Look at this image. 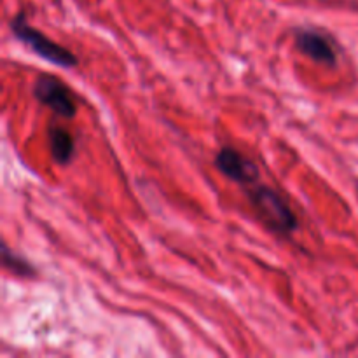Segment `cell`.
Returning a JSON list of instances; mask_svg holds the SVG:
<instances>
[{"label":"cell","mask_w":358,"mask_h":358,"mask_svg":"<svg viewBox=\"0 0 358 358\" xmlns=\"http://www.w3.org/2000/svg\"><path fill=\"white\" fill-rule=\"evenodd\" d=\"M243 192L247 194L250 206L255 210L259 219L266 224L269 231L282 234V236H289V234L296 233V215H294L290 206L287 205V201L282 198L278 191L257 180L243 187Z\"/></svg>","instance_id":"6da1fadb"},{"label":"cell","mask_w":358,"mask_h":358,"mask_svg":"<svg viewBox=\"0 0 358 358\" xmlns=\"http://www.w3.org/2000/svg\"><path fill=\"white\" fill-rule=\"evenodd\" d=\"M9 27L14 37H16L21 44L27 45L31 52L41 56L45 62L62 66V69H73V66L77 65V56L73 55L70 49L63 48L62 44L51 41V38L45 34H42L41 30L31 27L23 13L16 14V16L10 20Z\"/></svg>","instance_id":"7a4b0ae2"},{"label":"cell","mask_w":358,"mask_h":358,"mask_svg":"<svg viewBox=\"0 0 358 358\" xmlns=\"http://www.w3.org/2000/svg\"><path fill=\"white\" fill-rule=\"evenodd\" d=\"M34 96L44 107L51 108L58 117L72 119L77 114L76 98L65 83L55 76H41L34 84Z\"/></svg>","instance_id":"3957f363"},{"label":"cell","mask_w":358,"mask_h":358,"mask_svg":"<svg viewBox=\"0 0 358 358\" xmlns=\"http://www.w3.org/2000/svg\"><path fill=\"white\" fill-rule=\"evenodd\" d=\"M294 42L297 51L322 65H336L338 62V49L334 38L325 31L311 27H301L294 31Z\"/></svg>","instance_id":"277c9868"},{"label":"cell","mask_w":358,"mask_h":358,"mask_svg":"<svg viewBox=\"0 0 358 358\" xmlns=\"http://www.w3.org/2000/svg\"><path fill=\"white\" fill-rule=\"evenodd\" d=\"M215 166L220 173L241 189L261 178L257 164L233 147H222L215 156Z\"/></svg>","instance_id":"5b68a950"},{"label":"cell","mask_w":358,"mask_h":358,"mask_svg":"<svg viewBox=\"0 0 358 358\" xmlns=\"http://www.w3.org/2000/svg\"><path fill=\"white\" fill-rule=\"evenodd\" d=\"M48 140L49 150H51V156L56 164L66 166L72 163L73 156H76V140L69 129L59 124H51L48 129Z\"/></svg>","instance_id":"8992f818"},{"label":"cell","mask_w":358,"mask_h":358,"mask_svg":"<svg viewBox=\"0 0 358 358\" xmlns=\"http://www.w3.org/2000/svg\"><path fill=\"white\" fill-rule=\"evenodd\" d=\"M2 261H3V266H6V269H9L13 275L23 276V278H31V276H35L34 266H31L27 259L14 254L7 245H3L2 247Z\"/></svg>","instance_id":"52a82bcc"}]
</instances>
